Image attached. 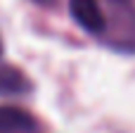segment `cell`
Here are the masks:
<instances>
[{
	"instance_id": "1",
	"label": "cell",
	"mask_w": 135,
	"mask_h": 133,
	"mask_svg": "<svg viewBox=\"0 0 135 133\" xmlns=\"http://www.w3.org/2000/svg\"><path fill=\"white\" fill-rule=\"evenodd\" d=\"M109 43L121 52H135V2L133 0H104Z\"/></svg>"
},
{
	"instance_id": "2",
	"label": "cell",
	"mask_w": 135,
	"mask_h": 133,
	"mask_svg": "<svg viewBox=\"0 0 135 133\" xmlns=\"http://www.w3.org/2000/svg\"><path fill=\"white\" fill-rule=\"evenodd\" d=\"M69 10L81 29H85L93 36H104L107 17H104L100 0H69Z\"/></svg>"
},
{
	"instance_id": "3",
	"label": "cell",
	"mask_w": 135,
	"mask_h": 133,
	"mask_svg": "<svg viewBox=\"0 0 135 133\" xmlns=\"http://www.w3.org/2000/svg\"><path fill=\"white\" fill-rule=\"evenodd\" d=\"M36 119L19 107H0V133H33Z\"/></svg>"
},
{
	"instance_id": "4",
	"label": "cell",
	"mask_w": 135,
	"mask_h": 133,
	"mask_svg": "<svg viewBox=\"0 0 135 133\" xmlns=\"http://www.w3.org/2000/svg\"><path fill=\"white\" fill-rule=\"evenodd\" d=\"M28 90L26 76L14 67H0V95H21Z\"/></svg>"
},
{
	"instance_id": "5",
	"label": "cell",
	"mask_w": 135,
	"mask_h": 133,
	"mask_svg": "<svg viewBox=\"0 0 135 133\" xmlns=\"http://www.w3.org/2000/svg\"><path fill=\"white\" fill-rule=\"evenodd\" d=\"M36 2H43V5H50V2H55V0H36Z\"/></svg>"
}]
</instances>
